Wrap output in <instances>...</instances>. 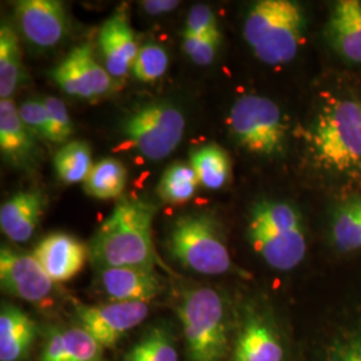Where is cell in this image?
Wrapping results in <instances>:
<instances>
[{"mask_svg": "<svg viewBox=\"0 0 361 361\" xmlns=\"http://www.w3.org/2000/svg\"><path fill=\"white\" fill-rule=\"evenodd\" d=\"M221 43V32L210 35H195L183 31L182 49L195 65H212L216 59Z\"/></svg>", "mask_w": 361, "mask_h": 361, "instance_id": "4dcf8cb0", "label": "cell"}, {"mask_svg": "<svg viewBox=\"0 0 361 361\" xmlns=\"http://www.w3.org/2000/svg\"><path fill=\"white\" fill-rule=\"evenodd\" d=\"M169 253L190 271L219 276L233 271V261L219 224L205 213H193L173 222L168 240Z\"/></svg>", "mask_w": 361, "mask_h": 361, "instance_id": "8992f818", "label": "cell"}, {"mask_svg": "<svg viewBox=\"0 0 361 361\" xmlns=\"http://www.w3.org/2000/svg\"><path fill=\"white\" fill-rule=\"evenodd\" d=\"M325 361H361V304L336 328Z\"/></svg>", "mask_w": 361, "mask_h": 361, "instance_id": "d4e9b609", "label": "cell"}, {"mask_svg": "<svg viewBox=\"0 0 361 361\" xmlns=\"http://www.w3.org/2000/svg\"><path fill=\"white\" fill-rule=\"evenodd\" d=\"M104 68L113 78L126 77L133 70L140 46L126 15L116 13L104 22L98 35Z\"/></svg>", "mask_w": 361, "mask_h": 361, "instance_id": "9a60e30c", "label": "cell"}, {"mask_svg": "<svg viewBox=\"0 0 361 361\" xmlns=\"http://www.w3.org/2000/svg\"><path fill=\"white\" fill-rule=\"evenodd\" d=\"M143 10L149 15H161V13H170L180 6V1L176 0H146L141 3Z\"/></svg>", "mask_w": 361, "mask_h": 361, "instance_id": "e575fe53", "label": "cell"}, {"mask_svg": "<svg viewBox=\"0 0 361 361\" xmlns=\"http://www.w3.org/2000/svg\"><path fill=\"white\" fill-rule=\"evenodd\" d=\"M190 165L197 174L200 185L210 190L224 188L232 174L229 155L214 143H207L194 150L190 157Z\"/></svg>", "mask_w": 361, "mask_h": 361, "instance_id": "7402d4cb", "label": "cell"}, {"mask_svg": "<svg viewBox=\"0 0 361 361\" xmlns=\"http://www.w3.org/2000/svg\"><path fill=\"white\" fill-rule=\"evenodd\" d=\"M44 198L38 189L13 194L0 207L1 232L13 243L28 241L38 228Z\"/></svg>", "mask_w": 361, "mask_h": 361, "instance_id": "ac0fdd59", "label": "cell"}, {"mask_svg": "<svg viewBox=\"0 0 361 361\" xmlns=\"http://www.w3.org/2000/svg\"><path fill=\"white\" fill-rule=\"evenodd\" d=\"M54 82L66 94L78 98H95L107 94L114 86L113 77L92 54L89 43L79 44L51 71Z\"/></svg>", "mask_w": 361, "mask_h": 361, "instance_id": "8fae6325", "label": "cell"}, {"mask_svg": "<svg viewBox=\"0 0 361 361\" xmlns=\"http://www.w3.org/2000/svg\"><path fill=\"white\" fill-rule=\"evenodd\" d=\"M40 361H102V347L82 326L55 328L44 340Z\"/></svg>", "mask_w": 361, "mask_h": 361, "instance_id": "ffe728a7", "label": "cell"}, {"mask_svg": "<svg viewBox=\"0 0 361 361\" xmlns=\"http://www.w3.org/2000/svg\"><path fill=\"white\" fill-rule=\"evenodd\" d=\"M332 241L341 253L361 249V217L349 204L336 212L332 222Z\"/></svg>", "mask_w": 361, "mask_h": 361, "instance_id": "f1b7e54d", "label": "cell"}, {"mask_svg": "<svg viewBox=\"0 0 361 361\" xmlns=\"http://www.w3.org/2000/svg\"><path fill=\"white\" fill-rule=\"evenodd\" d=\"M22 50L13 27H0V98L11 99L13 92L23 82Z\"/></svg>", "mask_w": 361, "mask_h": 361, "instance_id": "603a6c76", "label": "cell"}, {"mask_svg": "<svg viewBox=\"0 0 361 361\" xmlns=\"http://www.w3.org/2000/svg\"><path fill=\"white\" fill-rule=\"evenodd\" d=\"M185 31L195 35L219 34L216 16L210 10V7L205 4H195L186 19Z\"/></svg>", "mask_w": 361, "mask_h": 361, "instance_id": "836d02e7", "label": "cell"}, {"mask_svg": "<svg viewBox=\"0 0 361 361\" xmlns=\"http://www.w3.org/2000/svg\"><path fill=\"white\" fill-rule=\"evenodd\" d=\"M305 30L302 7L292 0H259L246 15L244 37L258 59L284 65L296 58Z\"/></svg>", "mask_w": 361, "mask_h": 361, "instance_id": "277c9868", "label": "cell"}, {"mask_svg": "<svg viewBox=\"0 0 361 361\" xmlns=\"http://www.w3.org/2000/svg\"><path fill=\"white\" fill-rule=\"evenodd\" d=\"M51 119L54 142H65L73 134V123L65 104L55 98L47 97L43 99Z\"/></svg>", "mask_w": 361, "mask_h": 361, "instance_id": "d6a6232c", "label": "cell"}, {"mask_svg": "<svg viewBox=\"0 0 361 361\" xmlns=\"http://www.w3.org/2000/svg\"><path fill=\"white\" fill-rule=\"evenodd\" d=\"M79 326L89 332L102 348H111L138 326L149 314L147 302H116L75 305Z\"/></svg>", "mask_w": 361, "mask_h": 361, "instance_id": "9c48e42d", "label": "cell"}, {"mask_svg": "<svg viewBox=\"0 0 361 361\" xmlns=\"http://www.w3.org/2000/svg\"><path fill=\"white\" fill-rule=\"evenodd\" d=\"M0 283L7 293L35 305L49 301L55 284L34 255L10 246L0 249Z\"/></svg>", "mask_w": 361, "mask_h": 361, "instance_id": "7c38bea8", "label": "cell"}, {"mask_svg": "<svg viewBox=\"0 0 361 361\" xmlns=\"http://www.w3.org/2000/svg\"><path fill=\"white\" fill-rule=\"evenodd\" d=\"M168 67V52L159 44L147 43L140 49L131 71L138 80L149 83L162 77L166 73Z\"/></svg>", "mask_w": 361, "mask_h": 361, "instance_id": "f546056e", "label": "cell"}, {"mask_svg": "<svg viewBox=\"0 0 361 361\" xmlns=\"http://www.w3.org/2000/svg\"><path fill=\"white\" fill-rule=\"evenodd\" d=\"M348 204L361 217V198H356L353 201H349Z\"/></svg>", "mask_w": 361, "mask_h": 361, "instance_id": "d590c367", "label": "cell"}, {"mask_svg": "<svg viewBox=\"0 0 361 361\" xmlns=\"http://www.w3.org/2000/svg\"><path fill=\"white\" fill-rule=\"evenodd\" d=\"M153 204L138 198H122L91 240L90 256L99 268H154Z\"/></svg>", "mask_w": 361, "mask_h": 361, "instance_id": "6da1fadb", "label": "cell"}, {"mask_svg": "<svg viewBox=\"0 0 361 361\" xmlns=\"http://www.w3.org/2000/svg\"><path fill=\"white\" fill-rule=\"evenodd\" d=\"M19 114L23 123L37 138L54 142L51 119L43 99H28L20 104Z\"/></svg>", "mask_w": 361, "mask_h": 361, "instance_id": "1f68e13d", "label": "cell"}, {"mask_svg": "<svg viewBox=\"0 0 361 361\" xmlns=\"http://www.w3.org/2000/svg\"><path fill=\"white\" fill-rule=\"evenodd\" d=\"M32 255L54 283H65L82 271L87 249L67 233H52L39 243Z\"/></svg>", "mask_w": 361, "mask_h": 361, "instance_id": "2e32d148", "label": "cell"}, {"mask_svg": "<svg viewBox=\"0 0 361 361\" xmlns=\"http://www.w3.org/2000/svg\"><path fill=\"white\" fill-rule=\"evenodd\" d=\"M99 280L104 293L116 302H147L162 290L154 268L113 267L101 268Z\"/></svg>", "mask_w": 361, "mask_h": 361, "instance_id": "5bb4252c", "label": "cell"}, {"mask_svg": "<svg viewBox=\"0 0 361 361\" xmlns=\"http://www.w3.org/2000/svg\"><path fill=\"white\" fill-rule=\"evenodd\" d=\"M190 361H226L232 355V319L219 290L193 288L177 307Z\"/></svg>", "mask_w": 361, "mask_h": 361, "instance_id": "7a4b0ae2", "label": "cell"}, {"mask_svg": "<svg viewBox=\"0 0 361 361\" xmlns=\"http://www.w3.org/2000/svg\"><path fill=\"white\" fill-rule=\"evenodd\" d=\"M15 18L28 43L38 49H51L67 34L68 18L65 4L58 0H22L15 4Z\"/></svg>", "mask_w": 361, "mask_h": 361, "instance_id": "4fadbf2b", "label": "cell"}, {"mask_svg": "<svg viewBox=\"0 0 361 361\" xmlns=\"http://www.w3.org/2000/svg\"><path fill=\"white\" fill-rule=\"evenodd\" d=\"M246 233L253 250L276 271L295 269L308 250L300 213L281 201H261L252 207Z\"/></svg>", "mask_w": 361, "mask_h": 361, "instance_id": "3957f363", "label": "cell"}, {"mask_svg": "<svg viewBox=\"0 0 361 361\" xmlns=\"http://www.w3.org/2000/svg\"><path fill=\"white\" fill-rule=\"evenodd\" d=\"M281 335L271 316L247 305L233 338L231 361H284Z\"/></svg>", "mask_w": 361, "mask_h": 361, "instance_id": "30bf717a", "label": "cell"}, {"mask_svg": "<svg viewBox=\"0 0 361 361\" xmlns=\"http://www.w3.org/2000/svg\"><path fill=\"white\" fill-rule=\"evenodd\" d=\"M37 335V325L25 310L3 304L0 310V361H23Z\"/></svg>", "mask_w": 361, "mask_h": 361, "instance_id": "44dd1931", "label": "cell"}, {"mask_svg": "<svg viewBox=\"0 0 361 361\" xmlns=\"http://www.w3.org/2000/svg\"><path fill=\"white\" fill-rule=\"evenodd\" d=\"M200 182L192 165L174 162L162 174L157 194L168 204H185L193 198Z\"/></svg>", "mask_w": 361, "mask_h": 361, "instance_id": "4316f807", "label": "cell"}, {"mask_svg": "<svg viewBox=\"0 0 361 361\" xmlns=\"http://www.w3.org/2000/svg\"><path fill=\"white\" fill-rule=\"evenodd\" d=\"M126 180V168L116 158H104L91 169L85 180V192L98 200H113L122 195Z\"/></svg>", "mask_w": 361, "mask_h": 361, "instance_id": "cb8c5ba5", "label": "cell"}, {"mask_svg": "<svg viewBox=\"0 0 361 361\" xmlns=\"http://www.w3.org/2000/svg\"><path fill=\"white\" fill-rule=\"evenodd\" d=\"M125 361H178L171 331L166 325H154L130 348Z\"/></svg>", "mask_w": 361, "mask_h": 361, "instance_id": "484cf974", "label": "cell"}, {"mask_svg": "<svg viewBox=\"0 0 361 361\" xmlns=\"http://www.w3.org/2000/svg\"><path fill=\"white\" fill-rule=\"evenodd\" d=\"M54 166L56 176L65 183L85 182L94 166L89 143L83 141L67 143L55 154Z\"/></svg>", "mask_w": 361, "mask_h": 361, "instance_id": "83f0119b", "label": "cell"}, {"mask_svg": "<svg viewBox=\"0 0 361 361\" xmlns=\"http://www.w3.org/2000/svg\"><path fill=\"white\" fill-rule=\"evenodd\" d=\"M317 162L340 174L361 171V104L335 99L324 106L312 130Z\"/></svg>", "mask_w": 361, "mask_h": 361, "instance_id": "5b68a950", "label": "cell"}, {"mask_svg": "<svg viewBox=\"0 0 361 361\" xmlns=\"http://www.w3.org/2000/svg\"><path fill=\"white\" fill-rule=\"evenodd\" d=\"M332 47L349 62L361 63V1H337L326 25Z\"/></svg>", "mask_w": 361, "mask_h": 361, "instance_id": "d6986e66", "label": "cell"}, {"mask_svg": "<svg viewBox=\"0 0 361 361\" xmlns=\"http://www.w3.org/2000/svg\"><path fill=\"white\" fill-rule=\"evenodd\" d=\"M35 135L23 123L13 99H0V150L13 168H30L38 154Z\"/></svg>", "mask_w": 361, "mask_h": 361, "instance_id": "e0dca14e", "label": "cell"}, {"mask_svg": "<svg viewBox=\"0 0 361 361\" xmlns=\"http://www.w3.org/2000/svg\"><path fill=\"white\" fill-rule=\"evenodd\" d=\"M185 123V116L178 107L166 102H153L134 110L123 121L122 130L145 158L159 161L178 147Z\"/></svg>", "mask_w": 361, "mask_h": 361, "instance_id": "ba28073f", "label": "cell"}, {"mask_svg": "<svg viewBox=\"0 0 361 361\" xmlns=\"http://www.w3.org/2000/svg\"><path fill=\"white\" fill-rule=\"evenodd\" d=\"M229 129L237 143L253 154L273 157L284 147L288 135L280 107L269 98L244 95L233 104Z\"/></svg>", "mask_w": 361, "mask_h": 361, "instance_id": "52a82bcc", "label": "cell"}]
</instances>
